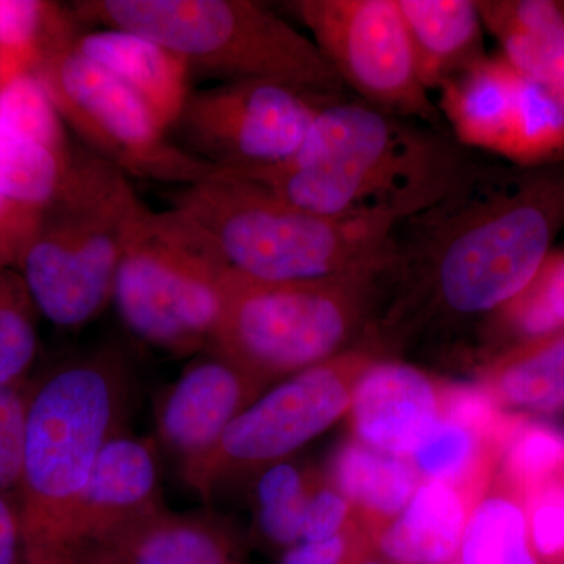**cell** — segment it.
Wrapping results in <instances>:
<instances>
[{"mask_svg": "<svg viewBox=\"0 0 564 564\" xmlns=\"http://www.w3.org/2000/svg\"><path fill=\"white\" fill-rule=\"evenodd\" d=\"M564 228V165L475 162L458 185L397 226L388 325L491 315L530 281Z\"/></svg>", "mask_w": 564, "mask_h": 564, "instance_id": "cell-1", "label": "cell"}, {"mask_svg": "<svg viewBox=\"0 0 564 564\" xmlns=\"http://www.w3.org/2000/svg\"><path fill=\"white\" fill-rule=\"evenodd\" d=\"M475 162L444 131L344 98L323 107L288 161L231 173L318 217L403 221L454 191Z\"/></svg>", "mask_w": 564, "mask_h": 564, "instance_id": "cell-2", "label": "cell"}, {"mask_svg": "<svg viewBox=\"0 0 564 564\" xmlns=\"http://www.w3.org/2000/svg\"><path fill=\"white\" fill-rule=\"evenodd\" d=\"M170 210L225 269L262 281L321 280L388 267L402 223L318 217L226 170L187 185Z\"/></svg>", "mask_w": 564, "mask_h": 564, "instance_id": "cell-3", "label": "cell"}, {"mask_svg": "<svg viewBox=\"0 0 564 564\" xmlns=\"http://www.w3.org/2000/svg\"><path fill=\"white\" fill-rule=\"evenodd\" d=\"M133 377L106 347L52 370L29 395L18 488L22 564H44L90 484L106 445L124 433Z\"/></svg>", "mask_w": 564, "mask_h": 564, "instance_id": "cell-4", "label": "cell"}, {"mask_svg": "<svg viewBox=\"0 0 564 564\" xmlns=\"http://www.w3.org/2000/svg\"><path fill=\"white\" fill-rule=\"evenodd\" d=\"M70 11L147 36L226 82H278L333 99L347 91L313 40L250 0H84Z\"/></svg>", "mask_w": 564, "mask_h": 564, "instance_id": "cell-5", "label": "cell"}, {"mask_svg": "<svg viewBox=\"0 0 564 564\" xmlns=\"http://www.w3.org/2000/svg\"><path fill=\"white\" fill-rule=\"evenodd\" d=\"M148 210L124 173L90 151H77L61 195L44 207L17 265L39 313L61 328H80L98 317Z\"/></svg>", "mask_w": 564, "mask_h": 564, "instance_id": "cell-6", "label": "cell"}, {"mask_svg": "<svg viewBox=\"0 0 564 564\" xmlns=\"http://www.w3.org/2000/svg\"><path fill=\"white\" fill-rule=\"evenodd\" d=\"M386 267L306 281H262L226 269L207 351L269 386L347 350Z\"/></svg>", "mask_w": 564, "mask_h": 564, "instance_id": "cell-7", "label": "cell"}, {"mask_svg": "<svg viewBox=\"0 0 564 564\" xmlns=\"http://www.w3.org/2000/svg\"><path fill=\"white\" fill-rule=\"evenodd\" d=\"M225 270L172 210L150 209L122 256L111 300L144 343L195 355L209 347L220 317Z\"/></svg>", "mask_w": 564, "mask_h": 564, "instance_id": "cell-8", "label": "cell"}, {"mask_svg": "<svg viewBox=\"0 0 564 564\" xmlns=\"http://www.w3.org/2000/svg\"><path fill=\"white\" fill-rule=\"evenodd\" d=\"M373 364L367 350H345L285 378L254 400L212 451L181 466L184 484L212 502L240 475L284 462L350 411L356 388Z\"/></svg>", "mask_w": 564, "mask_h": 564, "instance_id": "cell-9", "label": "cell"}, {"mask_svg": "<svg viewBox=\"0 0 564 564\" xmlns=\"http://www.w3.org/2000/svg\"><path fill=\"white\" fill-rule=\"evenodd\" d=\"M61 115L88 151L126 176L193 185L218 172L169 139L139 96L96 65L73 43L47 55L33 70Z\"/></svg>", "mask_w": 564, "mask_h": 564, "instance_id": "cell-10", "label": "cell"}, {"mask_svg": "<svg viewBox=\"0 0 564 564\" xmlns=\"http://www.w3.org/2000/svg\"><path fill=\"white\" fill-rule=\"evenodd\" d=\"M291 9L359 101L444 131L443 115L422 82L397 0H299Z\"/></svg>", "mask_w": 564, "mask_h": 564, "instance_id": "cell-11", "label": "cell"}, {"mask_svg": "<svg viewBox=\"0 0 564 564\" xmlns=\"http://www.w3.org/2000/svg\"><path fill=\"white\" fill-rule=\"evenodd\" d=\"M333 101L337 99L278 82H226L192 91L173 129L182 150L215 169H263L295 154L317 115Z\"/></svg>", "mask_w": 564, "mask_h": 564, "instance_id": "cell-12", "label": "cell"}, {"mask_svg": "<svg viewBox=\"0 0 564 564\" xmlns=\"http://www.w3.org/2000/svg\"><path fill=\"white\" fill-rule=\"evenodd\" d=\"M165 510L154 445L118 434L44 564H126L137 538Z\"/></svg>", "mask_w": 564, "mask_h": 564, "instance_id": "cell-13", "label": "cell"}, {"mask_svg": "<svg viewBox=\"0 0 564 564\" xmlns=\"http://www.w3.org/2000/svg\"><path fill=\"white\" fill-rule=\"evenodd\" d=\"M269 386L207 351L159 395L155 430L181 466L217 445L223 433Z\"/></svg>", "mask_w": 564, "mask_h": 564, "instance_id": "cell-14", "label": "cell"}, {"mask_svg": "<svg viewBox=\"0 0 564 564\" xmlns=\"http://www.w3.org/2000/svg\"><path fill=\"white\" fill-rule=\"evenodd\" d=\"M448 384L397 362H375L359 381L348 414L356 440L408 459L444 415Z\"/></svg>", "mask_w": 564, "mask_h": 564, "instance_id": "cell-15", "label": "cell"}, {"mask_svg": "<svg viewBox=\"0 0 564 564\" xmlns=\"http://www.w3.org/2000/svg\"><path fill=\"white\" fill-rule=\"evenodd\" d=\"M73 47L135 93L162 128L172 131L192 93V69L181 55L120 29L79 33Z\"/></svg>", "mask_w": 564, "mask_h": 564, "instance_id": "cell-16", "label": "cell"}, {"mask_svg": "<svg viewBox=\"0 0 564 564\" xmlns=\"http://www.w3.org/2000/svg\"><path fill=\"white\" fill-rule=\"evenodd\" d=\"M524 74L505 57L481 58L437 90L436 106L464 148L503 158Z\"/></svg>", "mask_w": 564, "mask_h": 564, "instance_id": "cell-17", "label": "cell"}, {"mask_svg": "<svg viewBox=\"0 0 564 564\" xmlns=\"http://www.w3.org/2000/svg\"><path fill=\"white\" fill-rule=\"evenodd\" d=\"M480 499L458 486L423 481L402 514L375 534V544L397 564L452 562Z\"/></svg>", "mask_w": 564, "mask_h": 564, "instance_id": "cell-18", "label": "cell"}, {"mask_svg": "<svg viewBox=\"0 0 564 564\" xmlns=\"http://www.w3.org/2000/svg\"><path fill=\"white\" fill-rule=\"evenodd\" d=\"M430 93L486 57L484 21L473 0H397Z\"/></svg>", "mask_w": 564, "mask_h": 564, "instance_id": "cell-19", "label": "cell"}, {"mask_svg": "<svg viewBox=\"0 0 564 564\" xmlns=\"http://www.w3.org/2000/svg\"><path fill=\"white\" fill-rule=\"evenodd\" d=\"M477 7L503 57L564 106V7L541 0L477 2Z\"/></svg>", "mask_w": 564, "mask_h": 564, "instance_id": "cell-20", "label": "cell"}, {"mask_svg": "<svg viewBox=\"0 0 564 564\" xmlns=\"http://www.w3.org/2000/svg\"><path fill=\"white\" fill-rule=\"evenodd\" d=\"M332 480L372 538L402 514L423 484L408 459L384 454L358 440L343 445L336 455Z\"/></svg>", "mask_w": 564, "mask_h": 564, "instance_id": "cell-21", "label": "cell"}, {"mask_svg": "<svg viewBox=\"0 0 564 564\" xmlns=\"http://www.w3.org/2000/svg\"><path fill=\"white\" fill-rule=\"evenodd\" d=\"M480 391L522 417L564 410V333L497 352L481 375Z\"/></svg>", "mask_w": 564, "mask_h": 564, "instance_id": "cell-22", "label": "cell"}, {"mask_svg": "<svg viewBox=\"0 0 564 564\" xmlns=\"http://www.w3.org/2000/svg\"><path fill=\"white\" fill-rule=\"evenodd\" d=\"M126 564H245L231 527L214 511L166 508L133 543Z\"/></svg>", "mask_w": 564, "mask_h": 564, "instance_id": "cell-23", "label": "cell"}, {"mask_svg": "<svg viewBox=\"0 0 564 564\" xmlns=\"http://www.w3.org/2000/svg\"><path fill=\"white\" fill-rule=\"evenodd\" d=\"M458 554L462 564H541L524 502L499 473L475 505Z\"/></svg>", "mask_w": 564, "mask_h": 564, "instance_id": "cell-24", "label": "cell"}, {"mask_svg": "<svg viewBox=\"0 0 564 564\" xmlns=\"http://www.w3.org/2000/svg\"><path fill=\"white\" fill-rule=\"evenodd\" d=\"M79 35L73 11L43 0H0V79L33 74L52 52Z\"/></svg>", "mask_w": 564, "mask_h": 564, "instance_id": "cell-25", "label": "cell"}, {"mask_svg": "<svg viewBox=\"0 0 564 564\" xmlns=\"http://www.w3.org/2000/svg\"><path fill=\"white\" fill-rule=\"evenodd\" d=\"M564 333V248L551 251L513 299L491 314L488 334L507 348Z\"/></svg>", "mask_w": 564, "mask_h": 564, "instance_id": "cell-26", "label": "cell"}, {"mask_svg": "<svg viewBox=\"0 0 564 564\" xmlns=\"http://www.w3.org/2000/svg\"><path fill=\"white\" fill-rule=\"evenodd\" d=\"M76 152L0 128V195L44 209L61 195Z\"/></svg>", "mask_w": 564, "mask_h": 564, "instance_id": "cell-27", "label": "cell"}, {"mask_svg": "<svg viewBox=\"0 0 564 564\" xmlns=\"http://www.w3.org/2000/svg\"><path fill=\"white\" fill-rule=\"evenodd\" d=\"M256 484V519L262 536L280 547L302 543L304 513L318 475L289 462L262 469Z\"/></svg>", "mask_w": 564, "mask_h": 564, "instance_id": "cell-28", "label": "cell"}, {"mask_svg": "<svg viewBox=\"0 0 564 564\" xmlns=\"http://www.w3.org/2000/svg\"><path fill=\"white\" fill-rule=\"evenodd\" d=\"M36 311L20 272L0 269V384L20 388L35 361Z\"/></svg>", "mask_w": 564, "mask_h": 564, "instance_id": "cell-29", "label": "cell"}, {"mask_svg": "<svg viewBox=\"0 0 564 564\" xmlns=\"http://www.w3.org/2000/svg\"><path fill=\"white\" fill-rule=\"evenodd\" d=\"M0 128L57 150H73L65 122L33 74L17 77L0 88Z\"/></svg>", "mask_w": 564, "mask_h": 564, "instance_id": "cell-30", "label": "cell"}, {"mask_svg": "<svg viewBox=\"0 0 564 564\" xmlns=\"http://www.w3.org/2000/svg\"><path fill=\"white\" fill-rule=\"evenodd\" d=\"M524 502L534 554L541 564L564 562V455L516 489Z\"/></svg>", "mask_w": 564, "mask_h": 564, "instance_id": "cell-31", "label": "cell"}, {"mask_svg": "<svg viewBox=\"0 0 564 564\" xmlns=\"http://www.w3.org/2000/svg\"><path fill=\"white\" fill-rule=\"evenodd\" d=\"M29 395L18 386L0 384V494H17L24 464Z\"/></svg>", "mask_w": 564, "mask_h": 564, "instance_id": "cell-32", "label": "cell"}, {"mask_svg": "<svg viewBox=\"0 0 564 564\" xmlns=\"http://www.w3.org/2000/svg\"><path fill=\"white\" fill-rule=\"evenodd\" d=\"M355 510L343 494L318 477L304 513L302 543L332 540L355 525Z\"/></svg>", "mask_w": 564, "mask_h": 564, "instance_id": "cell-33", "label": "cell"}, {"mask_svg": "<svg viewBox=\"0 0 564 564\" xmlns=\"http://www.w3.org/2000/svg\"><path fill=\"white\" fill-rule=\"evenodd\" d=\"M43 209L0 195V269H13L39 229Z\"/></svg>", "mask_w": 564, "mask_h": 564, "instance_id": "cell-34", "label": "cell"}, {"mask_svg": "<svg viewBox=\"0 0 564 564\" xmlns=\"http://www.w3.org/2000/svg\"><path fill=\"white\" fill-rule=\"evenodd\" d=\"M359 522L322 543H299L289 549L281 564H352L361 554V540L369 536Z\"/></svg>", "mask_w": 564, "mask_h": 564, "instance_id": "cell-35", "label": "cell"}, {"mask_svg": "<svg viewBox=\"0 0 564 564\" xmlns=\"http://www.w3.org/2000/svg\"><path fill=\"white\" fill-rule=\"evenodd\" d=\"M0 564H22L21 527L17 500L0 494Z\"/></svg>", "mask_w": 564, "mask_h": 564, "instance_id": "cell-36", "label": "cell"}, {"mask_svg": "<svg viewBox=\"0 0 564 564\" xmlns=\"http://www.w3.org/2000/svg\"><path fill=\"white\" fill-rule=\"evenodd\" d=\"M358 564H383V563H380V562H362V563H358Z\"/></svg>", "mask_w": 564, "mask_h": 564, "instance_id": "cell-37", "label": "cell"}, {"mask_svg": "<svg viewBox=\"0 0 564 564\" xmlns=\"http://www.w3.org/2000/svg\"><path fill=\"white\" fill-rule=\"evenodd\" d=\"M0 88H2V79H0Z\"/></svg>", "mask_w": 564, "mask_h": 564, "instance_id": "cell-38", "label": "cell"}, {"mask_svg": "<svg viewBox=\"0 0 564 564\" xmlns=\"http://www.w3.org/2000/svg\"><path fill=\"white\" fill-rule=\"evenodd\" d=\"M560 564H564V562H563V563H560Z\"/></svg>", "mask_w": 564, "mask_h": 564, "instance_id": "cell-39", "label": "cell"}]
</instances>
